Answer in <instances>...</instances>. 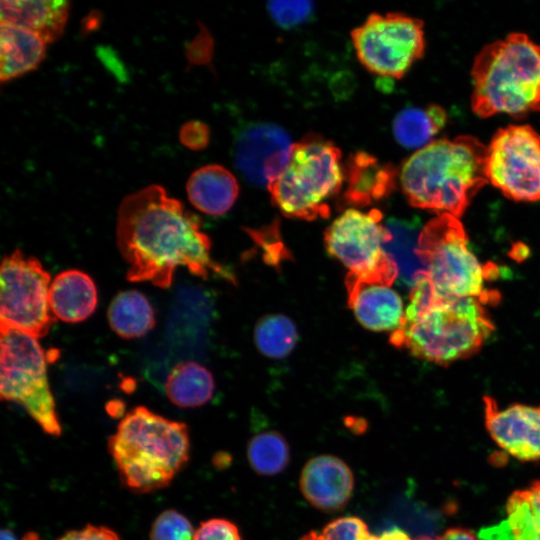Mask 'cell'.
<instances>
[{"mask_svg":"<svg viewBox=\"0 0 540 540\" xmlns=\"http://www.w3.org/2000/svg\"><path fill=\"white\" fill-rule=\"evenodd\" d=\"M201 218L186 210L157 184L127 195L120 203L116 242L129 264L127 279L169 288L178 267L207 279L211 274L233 280L212 259L211 241L202 231Z\"/></svg>","mask_w":540,"mask_h":540,"instance_id":"1","label":"cell"},{"mask_svg":"<svg viewBox=\"0 0 540 540\" xmlns=\"http://www.w3.org/2000/svg\"><path fill=\"white\" fill-rule=\"evenodd\" d=\"M484 305L477 298L437 291L423 273L411 289L403 323L392 333L391 343L438 365L468 358L494 330Z\"/></svg>","mask_w":540,"mask_h":540,"instance_id":"2","label":"cell"},{"mask_svg":"<svg viewBox=\"0 0 540 540\" xmlns=\"http://www.w3.org/2000/svg\"><path fill=\"white\" fill-rule=\"evenodd\" d=\"M399 179L411 206L459 218L489 182L487 147L470 135L433 140L403 163Z\"/></svg>","mask_w":540,"mask_h":540,"instance_id":"3","label":"cell"},{"mask_svg":"<svg viewBox=\"0 0 540 540\" xmlns=\"http://www.w3.org/2000/svg\"><path fill=\"white\" fill-rule=\"evenodd\" d=\"M123 486L143 494L167 487L189 458L187 425L144 406L130 410L108 439Z\"/></svg>","mask_w":540,"mask_h":540,"instance_id":"4","label":"cell"},{"mask_svg":"<svg viewBox=\"0 0 540 540\" xmlns=\"http://www.w3.org/2000/svg\"><path fill=\"white\" fill-rule=\"evenodd\" d=\"M471 108L488 118H521L540 111V46L524 33L485 45L474 58Z\"/></svg>","mask_w":540,"mask_h":540,"instance_id":"5","label":"cell"},{"mask_svg":"<svg viewBox=\"0 0 540 540\" xmlns=\"http://www.w3.org/2000/svg\"><path fill=\"white\" fill-rule=\"evenodd\" d=\"M341 158L331 141L306 135L292 145L286 167L268 185L272 203L289 218L326 217L327 202L339 194L345 179Z\"/></svg>","mask_w":540,"mask_h":540,"instance_id":"6","label":"cell"},{"mask_svg":"<svg viewBox=\"0 0 540 540\" xmlns=\"http://www.w3.org/2000/svg\"><path fill=\"white\" fill-rule=\"evenodd\" d=\"M416 253L425 276L437 291L477 298L485 304L498 297L485 289L489 271L469 248L459 218L440 214L428 221L419 232Z\"/></svg>","mask_w":540,"mask_h":540,"instance_id":"7","label":"cell"},{"mask_svg":"<svg viewBox=\"0 0 540 540\" xmlns=\"http://www.w3.org/2000/svg\"><path fill=\"white\" fill-rule=\"evenodd\" d=\"M0 331L1 399L21 405L45 433L59 436L62 428L38 339L14 329Z\"/></svg>","mask_w":540,"mask_h":540,"instance_id":"8","label":"cell"},{"mask_svg":"<svg viewBox=\"0 0 540 540\" xmlns=\"http://www.w3.org/2000/svg\"><path fill=\"white\" fill-rule=\"evenodd\" d=\"M0 282V328L37 339L47 335L56 317L49 300L51 276L41 262L16 249L2 260Z\"/></svg>","mask_w":540,"mask_h":540,"instance_id":"9","label":"cell"},{"mask_svg":"<svg viewBox=\"0 0 540 540\" xmlns=\"http://www.w3.org/2000/svg\"><path fill=\"white\" fill-rule=\"evenodd\" d=\"M424 23L402 13L370 14L351 32L356 55L371 73L402 78L425 51Z\"/></svg>","mask_w":540,"mask_h":540,"instance_id":"10","label":"cell"},{"mask_svg":"<svg viewBox=\"0 0 540 540\" xmlns=\"http://www.w3.org/2000/svg\"><path fill=\"white\" fill-rule=\"evenodd\" d=\"M382 216L378 209H347L327 228L324 241L328 253L349 273L392 285L398 278V268L384 250L390 232Z\"/></svg>","mask_w":540,"mask_h":540,"instance_id":"11","label":"cell"},{"mask_svg":"<svg viewBox=\"0 0 540 540\" xmlns=\"http://www.w3.org/2000/svg\"><path fill=\"white\" fill-rule=\"evenodd\" d=\"M488 181L507 198L540 201V134L528 124H511L487 147Z\"/></svg>","mask_w":540,"mask_h":540,"instance_id":"12","label":"cell"},{"mask_svg":"<svg viewBox=\"0 0 540 540\" xmlns=\"http://www.w3.org/2000/svg\"><path fill=\"white\" fill-rule=\"evenodd\" d=\"M292 145L289 134L280 126L251 123L235 137L234 163L249 183L268 187L286 167Z\"/></svg>","mask_w":540,"mask_h":540,"instance_id":"13","label":"cell"},{"mask_svg":"<svg viewBox=\"0 0 540 540\" xmlns=\"http://www.w3.org/2000/svg\"><path fill=\"white\" fill-rule=\"evenodd\" d=\"M485 426L494 442L522 461L540 460V405L512 404L500 409L483 397Z\"/></svg>","mask_w":540,"mask_h":540,"instance_id":"14","label":"cell"},{"mask_svg":"<svg viewBox=\"0 0 540 540\" xmlns=\"http://www.w3.org/2000/svg\"><path fill=\"white\" fill-rule=\"evenodd\" d=\"M345 285L348 305L363 327L392 333L401 327L405 315L403 301L390 284L348 273Z\"/></svg>","mask_w":540,"mask_h":540,"instance_id":"15","label":"cell"},{"mask_svg":"<svg viewBox=\"0 0 540 540\" xmlns=\"http://www.w3.org/2000/svg\"><path fill=\"white\" fill-rule=\"evenodd\" d=\"M299 486L304 498L313 507L324 512H334L349 502L354 489V476L340 458L318 455L304 465Z\"/></svg>","mask_w":540,"mask_h":540,"instance_id":"16","label":"cell"},{"mask_svg":"<svg viewBox=\"0 0 540 540\" xmlns=\"http://www.w3.org/2000/svg\"><path fill=\"white\" fill-rule=\"evenodd\" d=\"M346 188L342 195L345 204L364 207L387 197L396 185V169L380 163L368 152L357 151L344 166Z\"/></svg>","mask_w":540,"mask_h":540,"instance_id":"17","label":"cell"},{"mask_svg":"<svg viewBox=\"0 0 540 540\" xmlns=\"http://www.w3.org/2000/svg\"><path fill=\"white\" fill-rule=\"evenodd\" d=\"M0 5L1 24L27 29L47 44L62 35L70 10L63 0H3Z\"/></svg>","mask_w":540,"mask_h":540,"instance_id":"18","label":"cell"},{"mask_svg":"<svg viewBox=\"0 0 540 540\" xmlns=\"http://www.w3.org/2000/svg\"><path fill=\"white\" fill-rule=\"evenodd\" d=\"M479 540H540V480L514 491L506 503V518L483 528Z\"/></svg>","mask_w":540,"mask_h":540,"instance_id":"19","label":"cell"},{"mask_svg":"<svg viewBox=\"0 0 540 540\" xmlns=\"http://www.w3.org/2000/svg\"><path fill=\"white\" fill-rule=\"evenodd\" d=\"M50 307L64 322L77 323L90 317L98 302L97 288L85 272L70 269L60 272L50 284Z\"/></svg>","mask_w":540,"mask_h":540,"instance_id":"20","label":"cell"},{"mask_svg":"<svg viewBox=\"0 0 540 540\" xmlns=\"http://www.w3.org/2000/svg\"><path fill=\"white\" fill-rule=\"evenodd\" d=\"M190 203L211 216H220L234 205L239 186L235 176L218 164L202 166L192 172L186 183Z\"/></svg>","mask_w":540,"mask_h":540,"instance_id":"21","label":"cell"},{"mask_svg":"<svg viewBox=\"0 0 540 540\" xmlns=\"http://www.w3.org/2000/svg\"><path fill=\"white\" fill-rule=\"evenodd\" d=\"M46 45L40 36L27 29L1 24V82L11 81L35 70L46 56Z\"/></svg>","mask_w":540,"mask_h":540,"instance_id":"22","label":"cell"},{"mask_svg":"<svg viewBox=\"0 0 540 540\" xmlns=\"http://www.w3.org/2000/svg\"><path fill=\"white\" fill-rule=\"evenodd\" d=\"M164 387L168 399L174 405L195 408L212 398L215 383L206 367L194 361H185L171 369Z\"/></svg>","mask_w":540,"mask_h":540,"instance_id":"23","label":"cell"},{"mask_svg":"<svg viewBox=\"0 0 540 540\" xmlns=\"http://www.w3.org/2000/svg\"><path fill=\"white\" fill-rule=\"evenodd\" d=\"M107 318L111 329L125 339L144 336L156 322L153 307L137 290L119 292L108 307Z\"/></svg>","mask_w":540,"mask_h":540,"instance_id":"24","label":"cell"},{"mask_svg":"<svg viewBox=\"0 0 540 540\" xmlns=\"http://www.w3.org/2000/svg\"><path fill=\"white\" fill-rule=\"evenodd\" d=\"M446 120V111L436 104L425 108L406 107L393 120V135L400 145L419 150L433 141Z\"/></svg>","mask_w":540,"mask_h":540,"instance_id":"25","label":"cell"},{"mask_svg":"<svg viewBox=\"0 0 540 540\" xmlns=\"http://www.w3.org/2000/svg\"><path fill=\"white\" fill-rule=\"evenodd\" d=\"M390 238L384 243V250L398 268V278L411 288L417 278L425 272L416 253L418 245L417 229L407 221L391 218L386 222Z\"/></svg>","mask_w":540,"mask_h":540,"instance_id":"26","label":"cell"},{"mask_svg":"<svg viewBox=\"0 0 540 540\" xmlns=\"http://www.w3.org/2000/svg\"><path fill=\"white\" fill-rule=\"evenodd\" d=\"M254 339L257 349L264 356L282 359L295 348L298 332L289 317L283 314H268L256 323Z\"/></svg>","mask_w":540,"mask_h":540,"instance_id":"27","label":"cell"},{"mask_svg":"<svg viewBox=\"0 0 540 540\" xmlns=\"http://www.w3.org/2000/svg\"><path fill=\"white\" fill-rule=\"evenodd\" d=\"M247 458L256 473L271 476L286 468L290 450L286 439L279 432L265 431L250 439Z\"/></svg>","mask_w":540,"mask_h":540,"instance_id":"28","label":"cell"},{"mask_svg":"<svg viewBox=\"0 0 540 540\" xmlns=\"http://www.w3.org/2000/svg\"><path fill=\"white\" fill-rule=\"evenodd\" d=\"M300 540H373V535L362 519L345 516L328 523L321 532H308Z\"/></svg>","mask_w":540,"mask_h":540,"instance_id":"29","label":"cell"},{"mask_svg":"<svg viewBox=\"0 0 540 540\" xmlns=\"http://www.w3.org/2000/svg\"><path fill=\"white\" fill-rule=\"evenodd\" d=\"M194 532L187 517L169 509L155 518L150 530V540H193Z\"/></svg>","mask_w":540,"mask_h":540,"instance_id":"30","label":"cell"},{"mask_svg":"<svg viewBox=\"0 0 540 540\" xmlns=\"http://www.w3.org/2000/svg\"><path fill=\"white\" fill-rule=\"evenodd\" d=\"M267 10L276 24L291 29L306 23L314 13L311 1H271Z\"/></svg>","mask_w":540,"mask_h":540,"instance_id":"31","label":"cell"},{"mask_svg":"<svg viewBox=\"0 0 540 540\" xmlns=\"http://www.w3.org/2000/svg\"><path fill=\"white\" fill-rule=\"evenodd\" d=\"M193 540H242L238 527L223 518H212L200 524Z\"/></svg>","mask_w":540,"mask_h":540,"instance_id":"32","label":"cell"},{"mask_svg":"<svg viewBox=\"0 0 540 540\" xmlns=\"http://www.w3.org/2000/svg\"><path fill=\"white\" fill-rule=\"evenodd\" d=\"M179 140L190 150H202L209 143V128L198 120L187 121L179 130Z\"/></svg>","mask_w":540,"mask_h":540,"instance_id":"33","label":"cell"},{"mask_svg":"<svg viewBox=\"0 0 540 540\" xmlns=\"http://www.w3.org/2000/svg\"><path fill=\"white\" fill-rule=\"evenodd\" d=\"M57 540H120V538L108 527L88 524L80 530L66 532Z\"/></svg>","mask_w":540,"mask_h":540,"instance_id":"34","label":"cell"},{"mask_svg":"<svg viewBox=\"0 0 540 540\" xmlns=\"http://www.w3.org/2000/svg\"><path fill=\"white\" fill-rule=\"evenodd\" d=\"M436 540H478L476 535L469 529L453 527L447 529Z\"/></svg>","mask_w":540,"mask_h":540,"instance_id":"35","label":"cell"},{"mask_svg":"<svg viewBox=\"0 0 540 540\" xmlns=\"http://www.w3.org/2000/svg\"><path fill=\"white\" fill-rule=\"evenodd\" d=\"M373 540H412L406 532L399 528H392L374 536Z\"/></svg>","mask_w":540,"mask_h":540,"instance_id":"36","label":"cell"},{"mask_svg":"<svg viewBox=\"0 0 540 540\" xmlns=\"http://www.w3.org/2000/svg\"><path fill=\"white\" fill-rule=\"evenodd\" d=\"M0 540H17V538L9 528H3L1 530Z\"/></svg>","mask_w":540,"mask_h":540,"instance_id":"37","label":"cell"},{"mask_svg":"<svg viewBox=\"0 0 540 540\" xmlns=\"http://www.w3.org/2000/svg\"><path fill=\"white\" fill-rule=\"evenodd\" d=\"M23 540H38V536L36 534H34V533H29V534L25 535Z\"/></svg>","mask_w":540,"mask_h":540,"instance_id":"38","label":"cell"}]
</instances>
